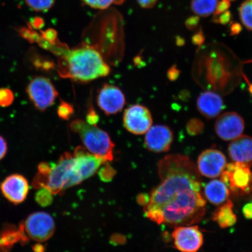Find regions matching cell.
I'll list each match as a JSON object with an SVG mask.
<instances>
[{"label":"cell","mask_w":252,"mask_h":252,"mask_svg":"<svg viewBox=\"0 0 252 252\" xmlns=\"http://www.w3.org/2000/svg\"><path fill=\"white\" fill-rule=\"evenodd\" d=\"M84 4L91 8L97 9H105L112 4L121 5L126 0H82Z\"/></svg>","instance_id":"23"},{"label":"cell","mask_w":252,"mask_h":252,"mask_svg":"<svg viewBox=\"0 0 252 252\" xmlns=\"http://www.w3.org/2000/svg\"><path fill=\"white\" fill-rule=\"evenodd\" d=\"M226 165V159L221 151L205 150L198 158L197 169L200 174L209 178L219 177Z\"/></svg>","instance_id":"12"},{"label":"cell","mask_w":252,"mask_h":252,"mask_svg":"<svg viewBox=\"0 0 252 252\" xmlns=\"http://www.w3.org/2000/svg\"><path fill=\"white\" fill-rule=\"evenodd\" d=\"M168 78L170 81H175L177 80L179 75H180V71H179L176 65H173L168 71Z\"/></svg>","instance_id":"31"},{"label":"cell","mask_w":252,"mask_h":252,"mask_svg":"<svg viewBox=\"0 0 252 252\" xmlns=\"http://www.w3.org/2000/svg\"><path fill=\"white\" fill-rule=\"evenodd\" d=\"M234 204L228 200L217 209L213 214V220L220 228H226L234 226L237 222V217L233 210Z\"/></svg>","instance_id":"19"},{"label":"cell","mask_w":252,"mask_h":252,"mask_svg":"<svg viewBox=\"0 0 252 252\" xmlns=\"http://www.w3.org/2000/svg\"><path fill=\"white\" fill-rule=\"evenodd\" d=\"M51 192L45 188H40L36 194V201L41 206L46 207L51 204L53 196Z\"/></svg>","instance_id":"25"},{"label":"cell","mask_w":252,"mask_h":252,"mask_svg":"<svg viewBox=\"0 0 252 252\" xmlns=\"http://www.w3.org/2000/svg\"><path fill=\"white\" fill-rule=\"evenodd\" d=\"M124 124L126 130L135 135L147 133L153 125V118L149 109L141 105H134L125 110Z\"/></svg>","instance_id":"10"},{"label":"cell","mask_w":252,"mask_h":252,"mask_svg":"<svg viewBox=\"0 0 252 252\" xmlns=\"http://www.w3.org/2000/svg\"><path fill=\"white\" fill-rule=\"evenodd\" d=\"M239 15L244 26L252 31V0H246L239 8Z\"/></svg>","instance_id":"21"},{"label":"cell","mask_w":252,"mask_h":252,"mask_svg":"<svg viewBox=\"0 0 252 252\" xmlns=\"http://www.w3.org/2000/svg\"><path fill=\"white\" fill-rule=\"evenodd\" d=\"M249 90H250V93L252 94V84L250 85V88H249Z\"/></svg>","instance_id":"40"},{"label":"cell","mask_w":252,"mask_h":252,"mask_svg":"<svg viewBox=\"0 0 252 252\" xmlns=\"http://www.w3.org/2000/svg\"><path fill=\"white\" fill-rule=\"evenodd\" d=\"M245 122L236 112H226L217 118L215 131L218 136L224 141H232L241 136L244 131Z\"/></svg>","instance_id":"11"},{"label":"cell","mask_w":252,"mask_h":252,"mask_svg":"<svg viewBox=\"0 0 252 252\" xmlns=\"http://www.w3.org/2000/svg\"><path fill=\"white\" fill-rule=\"evenodd\" d=\"M58 115L63 119L68 120L74 112L73 108L67 102H62L58 108Z\"/></svg>","instance_id":"27"},{"label":"cell","mask_w":252,"mask_h":252,"mask_svg":"<svg viewBox=\"0 0 252 252\" xmlns=\"http://www.w3.org/2000/svg\"><path fill=\"white\" fill-rule=\"evenodd\" d=\"M229 1H232V0H229Z\"/></svg>","instance_id":"41"},{"label":"cell","mask_w":252,"mask_h":252,"mask_svg":"<svg viewBox=\"0 0 252 252\" xmlns=\"http://www.w3.org/2000/svg\"><path fill=\"white\" fill-rule=\"evenodd\" d=\"M142 8H151L157 4L158 0H137Z\"/></svg>","instance_id":"34"},{"label":"cell","mask_w":252,"mask_h":252,"mask_svg":"<svg viewBox=\"0 0 252 252\" xmlns=\"http://www.w3.org/2000/svg\"><path fill=\"white\" fill-rule=\"evenodd\" d=\"M72 156L74 159L75 178L77 185L94 175L102 163L107 162L81 146L75 150Z\"/></svg>","instance_id":"8"},{"label":"cell","mask_w":252,"mask_h":252,"mask_svg":"<svg viewBox=\"0 0 252 252\" xmlns=\"http://www.w3.org/2000/svg\"><path fill=\"white\" fill-rule=\"evenodd\" d=\"M58 72L63 78L88 83L108 75L110 68L96 47L83 45L68 49L59 55Z\"/></svg>","instance_id":"2"},{"label":"cell","mask_w":252,"mask_h":252,"mask_svg":"<svg viewBox=\"0 0 252 252\" xmlns=\"http://www.w3.org/2000/svg\"><path fill=\"white\" fill-rule=\"evenodd\" d=\"M204 37L203 34L198 32L193 37V42L195 45L200 46L204 42Z\"/></svg>","instance_id":"36"},{"label":"cell","mask_w":252,"mask_h":252,"mask_svg":"<svg viewBox=\"0 0 252 252\" xmlns=\"http://www.w3.org/2000/svg\"><path fill=\"white\" fill-rule=\"evenodd\" d=\"M115 174V170L108 164L103 166L99 172L100 178L102 179V181L104 182L111 181Z\"/></svg>","instance_id":"28"},{"label":"cell","mask_w":252,"mask_h":252,"mask_svg":"<svg viewBox=\"0 0 252 252\" xmlns=\"http://www.w3.org/2000/svg\"><path fill=\"white\" fill-rule=\"evenodd\" d=\"M33 185L36 189L45 188L52 194L61 193L66 189L77 185L73 156L68 153L63 154L58 162L51 164L48 173L45 175L37 173Z\"/></svg>","instance_id":"3"},{"label":"cell","mask_w":252,"mask_h":252,"mask_svg":"<svg viewBox=\"0 0 252 252\" xmlns=\"http://www.w3.org/2000/svg\"><path fill=\"white\" fill-rule=\"evenodd\" d=\"M27 5L36 12H47L51 9L55 0H25Z\"/></svg>","instance_id":"22"},{"label":"cell","mask_w":252,"mask_h":252,"mask_svg":"<svg viewBox=\"0 0 252 252\" xmlns=\"http://www.w3.org/2000/svg\"><path fill=\"white\" fill-rule=\"evenodd\" d=\"M218 16H219V17L218 19H216L215 20L216 22L223 24H227L230 20V18H231V14H230V12L227 11L223 12V13Z\"/></svg>","instance_id":"35"},{"label":"cell","mask_w":252,"mask_h":252,"mask_svg":"<svg viewBox=\"0 0 252 252\" xmlns=\"http://www.w3.org/2000/svg\"><path fill=\"white\" fill-rule=\"evenodd\" d=\"M96 100L99 108L107 115L121 112L126 103L122 91L118 87L108 84L100 88Z\"/></svg>","instance_id":"13"},{"label":"cell","mask_w":252,"mask_h":252,"mask_svg":"<svg viewBox=\"0 0 252 252\" xmlns=\"http://www.w3.org/2000/svg\"><path fill=\"white\" fill-rule=\"evenodd\" d=\"M228 152L233 162L252 165V137L249 135L241 136L232 140Z\"/></svg>","instance_id":"16"},{"label":"cell","mask_w":252,"mask_h":252,"mask_svg":"<svg viewBox=\"0 0 252 252\" xmlns=\"http://www.w3.org/2000/svg\"><path fill=\"white\" fill-rule=\"evenodd\" d=\"M230 1L229 0H221L218 3V5L217 6L215 12H214V15L218 16L220 14L223 13L226 11L229 8Z\"/></svg>","instance_id":"29"},{"label":"cell","mask_w":252,"mask_h":252,"mask_svg":"<svg viewBox=\"0 0 252 252\" xmlns=\"http://www.w3.org/2000/svg\"><path fill=\"white\" fill-rule=\"evenodd\" d=\"M196 104L198 111L209 119L216 118L223 108L222 97L212 91H205L200 94Z\"/></svg>","instance_id":"17"},{"label":"cell","mask_w":252,"mask_h":252,"mask_svg":"<svg viewBox=\"0 0 252 252\" xmlns=\"http://www.w3.org/2000/svg\"><path fill=\"white\" fill-rule=\"evenodd\" d=\"M175 247L182 252H197L203 244V235L197 225L175 227L172 234Z\"/></svg>","instance_id":"9"},{"label":"cell","mask_w":252,"mask_h":252,"mask_svg":"<svg viewBox=\"0 0 252 252\" xmlns=\"http://www.w3.org/2000/svg\"><path fill=\"white\" fill-rule=\"evenodd\" d=\"M158 173L161 183L144 208L148 218L174 227L200 222L206 214V201L196 165L188 156L172 154L160 160Z\"/></svg>","instance_id":"1"},{"label":"cell","mask_w":252,"mask_h":252,"mask_svg":"<svg viewBox=\"0 0 252 252\" xmlns=\"http://www.w3.org/2000/svg\"><path fill=\"white\" fill-rule=\"evenodd\" d=\"M138 201L140 204L145 205V206L149 203L150 197L146 194H141L138 197Z\"/></svg>","instance_id":"38"},{"label":"cell","mask_w":252,"mask_h":252,"mask_svg":"<svg viewBox=\"0 0 252 252\" xmlns=\"http://www.w3.org/2000/svg\"><path fill=\"white\" fill-rule=\"evenodd\" d=\"M8 150L7 143L4 137L0 135V160L5 156Z\"/></svg>","instance_id":"32"},{"label":"cell","mask_w":252,"mask_h":252,"mask_svg":"<svg viewBox=\"0 0 252 252\" xmlns=\"http://www.w3.org/2000/svg\"><path fill=\"white\" fill-rule=\"evenodd\" d=\"M99 121L98 116L96 114V112L93 109L89 110L87 116L86 122L88 124L92 125H96L97 122Z\"/></svg>","instance_id":"30"},{"label":"cell","mask_w":252,"mask_h":252,"mask_svg":"<svg viewBox=\"0 0 252 252\" xmlns=\"http://www.w3.org/2000/svg\"><path fill=\"white\" fill-rule=\"evenodd\" d=\"M229 189L220 180L214 179L205 186L204 197L208 201L216 206H220L229 200Z\"/></svg>","instance_id":"18"},{"label":"cell","mask_w":252,"mask_h":252,"mask_svg":"<svg viewBox=\"0 0 252 252\" xmlns=\"http://www.w3.org/2000/svg\"><path fill=\"white\" fill-rule=\"evenodd\" d=\"M23 229L29 238L36 242H43L48 240L54 234L55 223L49 214L36 212L28 217Z\"/></svg>","instance_id":"7"},{"label":"cell","mask_w":252,"mask_h":252,"mask_svg":"<svg viewBox=\"0 0 252 252\" xmlns=\"http://www.w3.org/2000/svg\"><path fill=\"white\" fill-rule=\"evenodd\" d=\"M219 0H191V8L194 13L200 17H207L216 11Z\"/></svg>","instance_id":"20"},{"label":"cell","mask_w":252,"mask_h":252,"mask_svg":"<svg viewBox=\"0 0 252 252\" xmlns=\"http://www.w3.org/2000/svg\"><path fill=\"white\" fill-rule=\"evenodd\" d=\"M204 128L203 122L197 118L191 119L187 125L188 134L191 136H195L202 133Z\"/></svg>","instance_id":"24"},{"label":"cell","mask_w":252,"mask_h":252,"mask_svg":"<svg viewBox=\"0 0 252 252\" xmlns=\"http://www.w3.org/2000/svg\"><path fill=\"white\" fill-rule=\"evenodd\" d=\"M198 21V19L197 17L189 19L187 23V27L191 30H193L197 26Z\"/></svg>","instance_id":"37"},{"label":"cell","mask_w":252,"mask_h":252,"mask_svg":"<svg viewBox=\"0 0 252 252\" xmlns=\"http://www.w3.org/2000/svg\"><path fill=\"white\" fill-rule=\"evenodd\" d=\"M250 166L236 162L226 164L220 174V180L233 193L248 194L252 191V172Z\"/></svg>","instance_id":"5"},{"label":"cell","mask_w":252,"mask_h":252,"mask_svg":"<svg viewBox=\"0 0 252 252\" xmlns=\"http://www.w3.org/2000/svg\"><path fill=\"white\" fill-rule=\"evenodd\" d=\"M14 100L13 92L9 88H0V106L7 108L12 105Z\"/></svg>","instance_id":"26"},{"label":"cell","mask_w":252,"mask_h":252,"mask_svg":"<svg viewBox=\"0 0 252 252\" xmlns=\"http://www.w3.org/2000/svg\"><path fill=\"white\" fill-rule=\"evenodd\" d=\"M34 252H45V248L42 245L36 244L33 248Z\"/></svg>","instance_id":"39"},{"label":"cell","mask_w":252,"mask_h":252,"mask_svg":"<svg viewBox=\"0 0 252 252\" xmlns=\"http://www.w3.org/2000/svg\"><path fill=\"white\" fill-rule=\"evenodd\" d=\"M173 141L172 130L165 125H156L146 133L145 145L154 153H165L169 151Z\"/></svg>","instance_id":"14"},{"label":"cell","mask_w":252,"mask_h":252,"mask_svg":"<svg viewBox=\"0 0 252 252\" xmlns=\"http://www.w3.org/2000/svg\"><path fill=\"white\" fill-rule=\"evenodd\" d=\"M29 184L24 176L13 174L8 176L1 185L4 196L15 204L23 203L29 192Z\"/></svg>","instance_id":"15"},{"label":"cell","mask_w":252,"mask_h":252,"mask_svg":"<svg viewBox=\"0 0 252 252\" xmlns=\"http://www.w3.org/2000/svg\"><path fill=\"white\" fill-rule=\"evenodd\" d=\"M27 93L32 103L42 112L53 105L59 94L52 82L42 76L35 77L30 81Z\"/></svg>","instance_id":"6"},{"label":"cell","mask_w":252,"mask_h":252,"mask_svg":"<svg viewBox=\"0 0 252 252\" xmlns=\"http://www.w3.org/2000/svg\"><path fill=\"white\" fill-rule=\"evenodd\" d=\"M242 213L246 219L252 220V201L245 205L242 209Z\"/></svg>","instance_id":"33"},{"label":"cell","mask_w":252,"mask_h":252,"mask_svg":"<svg viewBox=\"0 0 252 252\" xmlns=\"http://www.w3.org/2000/svg\"><path fill=\"white\" fill-rule=\"evenodd\" d=\"M70 128L80 136L85 148L91 154L107 162L113 160L115 144L106 131L81 119L72 121Z\"/></svg>","instance_id":"4"}]
</instances>
